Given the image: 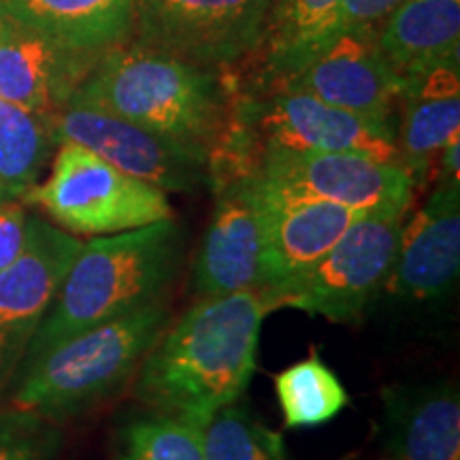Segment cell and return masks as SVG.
Instances as JSON below:
<instances>
[{"label":"cell","instance_id":"ac0fdd59","mask_svg":"<svg viewBox=\"0 0 460 460\" xmlns=\"http://www.w3.org/2000/svg\"><path fill=\"white\" fill-rule=\"evenodd\" d=\"M399 105L396 147L401 164L410 171L418 188L429 175L433 158L439 156L447 141L460 135L458 60L407 77Z\"/></svg>","mask_w":460,"mask_h":460},{"label":"cell","instance_id":"d4e9b609","mask_svg":"<svg viewBox=\"0 0 460 460\" xmlns=\"http://www.w3.org/2000/svg\"><path fill=\"white\" fill-rule=\"evenodd\" d=\"M118 460H205L203 429L154 411L119 430Z\"/></svg>","mask_w":460,"mask_h":460},{"label":"cell","instance_id":"8992f818","mask_svg":"<svg viewBox=\"0 0 460 460\" xmlns=\"http://www.w3.org/2000/svg\"><path fill=\"white\" fill-rule=\"evenodd\" d=\"M48 180L22 203L37 205L71 234L105 237L175 217L169 197L73 141L58 143Z\"/></svg>","mask_w":460,"mask_h":460},{"label":"cell","instance_id":"e0dca14e","mask_svg":"<svg viewBox=\"0 0 460 460\" xmlns=\"http://www.w3.org/2000/svg\"><path fill=\"white\" fill-rule=\"evenodd\" d=\"M382 435L393 460H460V396L450 382L394 384L382 393Z\"/></svg>","mask_w":460,"mask_h":460},{"label":"cell","instance_id":"d6986e66","mask_svg":"<svg viewBox=\"0 0 460 460\" xmlns=\"http://www.w3.org/2000/svg\"><path fill=\"white\" fill-rule=\"evenodd\" d=\"M137 0H0V13L84 54L128 41Z\"/></svg>","mask_w":460,"mask_h":460},{"label":"cell","instance_id":"9a60e30c","mask_svg":"<svg viewBox=\"0 0 460 460\" xmlns=\"http://www.w3.org/2000/svg\"><path fill=\"white\" fill-rule=\"evenodd\" d=\"M460 181L439 180L411 222H402L386 290L402 301H437L458 281Z\"/></svg>","mask_w":460,"mask_h":460},{"label":"cell","instance_id":"484cf974","mask_svg":"<svg viewBox=\"0 0 460 460\" xmlns=\"http://www.w3.org/2000/svg\"><path fill=\"white\" fill-rule=\"evenodd\" d=\"M60 424L34 411L0 410V460H58Z\"/></svg>","mask_w":460,"mask_h":460},{"label":"cell","instance_id":"5bb4252c","mask_svg":"<svg viewBox=\"0 0 460 460\" xmlns=\"http://www.w3.org/2000/svg\"><path fill=\"white\" fill-rule=\"evenodd\" d=\"M250 177L262 217V284L258 295L312 267L362 216L329 200L286 192Z\"/></svg>","mask_w":460,"mask_h":460},{"label":"cell","instance_id":"cb8c5ba5","mask_svg":"<svg viewBox=\"0 0 460 460\" xmlns=\"http://www.w3.org/2000/svg\"><path fill=\"white\" fill-rule=\"evenodd\" d=\"M205 460H290L284 437L262 424L245 402H230L203 427Z\"/></svg>","mask_w":460,"mask_h":460},{"label":"cell","instance_id":"7a4b0ae2","mask_svg":"<svg viewBox=\"0 0 460 460\" xmlns=\"http://www.w3.org/2000/svg\"><path fill=\"white\" fill-rule=\"evenodd\" d=\"M181 261L175 217L82 243L20 369L77 332L169 295Z\"/></svg>","mask_w":460,"mask_h":460},{"label":"cell","instance_id":"6da1fadb","mask_svg":"<svg viewBox=\"0 0 460 460\" xmlns=\"http://www.w3.org/2000/svg\"><path fill=\"white\" fill-rule=\"evenodd\" d=\"M267 314L258 292L200 296L146 354L135 373V396L149 410L203 429L243 396Z\"/></svg>","mask_w":460,"mask_h":460},{"label":"cell","instance_id":"44dd1931","mask_svg":"<svg viewBox=\"0 0 460 460\" xmlns=\"http://www.w3.org/2000/svg\"><path fill=\"white\" fill-rule=\"evenodd\" d=\"M343 0H275L262 48L269 84L296 73L339 34Z\"/></svg>","mask_w":460,"mask_h":460},{"label":"cell","instance_id":"ba28073f","mask_svg":"<svg viewBox=\"0 0 460 460\" xmlns=\"http://www.w3.org/2000/svg\"><path fill=\"white\" fill-rule=\"evenodd\" d=\"M303 197L341 205L362 216L405 217L416 181L399 163L348 152H281L264 149L234 172Z\"/></svg>","mask_w":460,"mask_h":460},{"label":"cell","instance_id":"f546056e","mask_svg":"<svg viewBox=\"0 0 460 460\" xmlns=\"http://www.w3.org/2000/svg\"><path fill=\"white\" fill-rule=\"evenodd\" d=\"M388 460H393V458H388Z\"/></svg>","mask_w":460,"mask_h":460},{"label":"cell","instance_id":"2e32d148","mask_svg":"<svg viewBox=\"0 0 460 460\" xmlns=\"http://www.w3.org/2000/svg\"><path fill=\"white\" fill-rule=\"evenodd\" d=\"M101 56L84 54L0 13V99L51 119Z\"/></svg>","mask_w":460,"mask_h":460},{"label":"cell","instance_id":"f1b7e54d","mask_svg":"<svg viewBox=\"0 0 460 460\" xmlns=\"http://www.w3.org/2000/svg\"><path fill=\"white\" fill-rule=\"evenodd\" d=\"M441 177L439 180L460 181V135L447 141V146L441 149Z\"/></svg>","mask_w":460,"mask_h":460},{"label":"cell","instance_id":"603a6c76","mask_svg":"<svg viewBox=\"0 0 460 460\" xmlns=\"http://www.w3.org/2000/svg\"><path fill=\"white\" fill-rule=\"evenodd\" d=\"M275 394L284 411L286 429H307L329 422L349 401L348 390L318 352L278 373Z\"/></svg>","mask_w":460,"mask_h":460},{"label":"cell","instance_id":"5b68a950","mask_svg":"<svg viewBox=\"0 0 460 460\" xmlns=\"http://www.w3.org/2000/svg\"><path fill=\"white\" fill-rule=\"evenodd\" d=\"M264 149L348 152L401 164L394 124L362 118L281 85H267L234 101L228 130L211 152L209 164L237 171Z\"/></svg>","mask_w":460,"mask_h":460},{"label":"cell","instance_id":"83f0119b","mask_svg":"<svg viewBox=\"0 0 460 460\" xmlns=\"http://www.w3.org/2000/svg\"><path fill=\"white\" fill-rule=\"evenodd\" d=\"M399 3L401 0H343L339 32L377 26Z\"/></svg>","mask_w":460,"mask_h":460},{"label":"cell","instance_id":"ffe728a7","mask_svg":"<svg viewBox=\"0 0 460 460\" xmlns=\"http://www.w3.org/2000/svg\"><path fill=\"white\" fill-rule=\"evenodd\" d=\"M377 43L405 79L458 60L460 0H401L377 24Z\"/></svg>","mask_w":460,"mask_h":460},{"label":"cell","instance_id":"8fae6325","mask_svg":"<svg viewBox=\"0 0 460 460\" xmlns=\"http://www.w3.org/2000/svg\"><path fill=\"white\" fill-rule=\"evenodd\" d=\"M79 250L82 241L75 234L28 216L24 252L0 271V390L15 379Z\"/></svg>","mask_w":460,"mask_h":460},{"label":"cell","instance_id":"277c9868","mask_svg":"<svg viewBox=\"0 0 460 460\" xmlns=\"http://www.w3.org/2000/svg\"><path fill=\"white\" fill-rule=\"evenodd\" d=\"M169 322L163 296L65 339L17 371L11 407L60 424L99 405L135 377Z\"/></svg>","mask_w":460,"mask_h":460},{"label":"cell","instance_id":"7c38bea8","mask_svg":"<svg viewBox=\"0 0 460 460\" xmlns=\"http://www.w3.org/2000/svg\"><path fill=\"white\" fill-rule=\"evenodd\" d=\"M269 85L307 92L332 107L393 124L407 79L379 49L377 26H367L339 32L307 65Z\"/></svg>","mask_w":460,"mask_h":460},{"label":"cell","instance_id":"9c48e42d","mask_svg":"<svg viewBox=\"0 0 460 460\" xmlns=\"http://www.w3.org/2000/svg\"><path fill=\"white\" fill-rule=\"evenodd\" d=\"M275 0H137L135 45L217 68L262 48Z\"/></svg>","mask_w":460,"mask_h":460},{"label":"cell","instance_id":"4316f807","mask_svg":"<svg viewBox=\"0 0 460 460\" xmlns=\"http://www.w3.org/2000/svg\"><path fill=\"white\" fill-rule=\"evenodd\" d=\"M28 241V214L20 199H0V271L17 261Z\"/></svg>","mask_w":460,"mask_h":460},{"label":"cell","instance_id":"52a82bcc","mask_svg":"<svg viewBox=\"0 0 460 460\" xmlns=\"http://www.w3.org/2000/svg\"><path fill=\"white\" fill-rule=\"evenodd\" d=\"M402 217L360 216L312 267L262 292L269 312L290 307L331 322L362 315L388 284Z\"/></svg>","mask_w":460,"mask_h":460},{"label":"cell","instance_id":"3957f363","mask_svg":"<svg viewBox=\"0 0 460 460\" xmlns=\"http://www.w3.org/2000/svg\"><path fill=\"white\" fill-rule=\"evenodd\" d=\"M68 102L113 113L209 154L230 124V99L214 68L135 43L105 51Z\"/></svg>","mask_w":460,"mask_h":460},{"label":"cell","instance_id":"7402d4cb","mask_svg":"<svg viewBox=\"0 0 460 460\" xmlns=\"http://www.w3.org/2000/svg\"><path fill=\"white\" fill-rule=\"evenodd\" d=\"M54 146L48 118L0 99V199H24Z\"/></svg>","mask_w":460,"mask_h":460},{"label":"cell","instance_id":"30bf717a","mask_svg":"<svg viewBox=\"0 0 460 460\" xmlns=\"http://www.w3.org/2000/svg\"><path fill=\"white\" fill-rule=\"evenodd\" d=\"M49 124L56 143H79L115 169L163 192L190 194L209 183L211 154L205 147L158 135L113 113L66 102Z\"/></svg>","mask_w":460,"mask_h":460},{"label":"cell","instance_id":"4fadbf2b","mask_svg":"<svg viewBox=\"0 0 460 460\" xmlns=\"http://www.w3.org/2000/svg\"><path fill=\"white\" fill-rule=\"evenodd\" d=\"M216 207L200 243L192 286L200 296L258 292L262 284V217L247 172L209 177Z\"/></svg>","mask_w":460,"mask_h":460}]
</instances>
